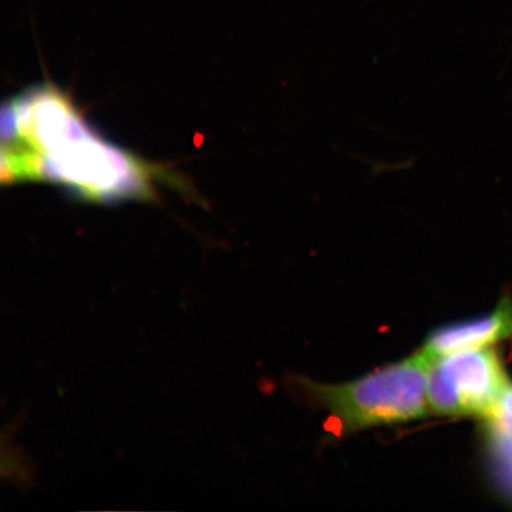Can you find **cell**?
I'll use <instances>...</instances> for the list:
<instances>
[{
  "instance_id": "cell-1",
  "label": "cell",
  "mask_w": 512,
  "mask_h": 512,
  "mask_svg": "<svg viewBox=\"0 0 512 512\" xmlns=\"http://www.w3.org/2000/svg\"><path fill=\"white\" fill-rule=\"evenodd\" d=\"M160 166L101 139L66 94L40 85L2 111V182H51L93 202L151 200Z\"/></svg>"
},
{
  "instance_id": "cell-2",
  "label": "cell",
  "mask_w": 512,
  "mask_h": 512,
  "mask_svg": "<svg viewBox=\"0 0 512 512\" xmlns=\"http://www.w3.org/2000/svg\"><path fill=\"white\" fill-rule=\"evenodd\" d=\"M434 360L424 350L355 381L305 382V389L345 432L424 418L428 375Z\"/></svg>"
},
{
  "instance_id": "cell-3",
  "label": "cell",
  "mask_w": 512,
  "mask_h": 512,
  "mask_svg": "<svg viewBox=\"0 0 512 512\" xmlns=\"http://www.w3.org/2000/svg\"><path fill=\"white\" fill-rule=\"evenodd\" d=\"M511 384L501 357L492 347L451 352L432 363L428 408L440 416L486 420L498 411Z\"/></svg>"
},
{
  "instance_id": "cell-4",
  "label": "cell",
  "mask_w": 512,
  "mask_h": 512,
  "mask_svg": "<svg viewBox=\"0 0 512 512\" xmlns=\"http://www.w3.org/2000/svg\"><path fill=\"white\" fill-rule=\"evenodd\" d=\"M511 337L512 300L504 297L489 315L434 330L422 350L435 360L451 352L492 347Z\"/></svg>"
},
{
  "instance_id": "cell-5",
  "label": "cell",
  "mask_w": 512,
  "mask_h": 512,
  "mask_svg": "<svg viewBox=\"0 0 512 512\" xmlns=\"http://www.w3.org/2000/svg\"><path fill=\"white\" fill-rule=\"evenodd\" d=\"M502 480L512 488V427L496 435L489 444Z\"/></svg>"
},
{
  "instance_id": "cell-6",
  "label": "cell",
  "mask_w": 512,
  "mask_h": 512,
  "mask_svg": "<svg viewBox=\"0 0 512 512\" xmlns=\"http://www.w3.org/2000/svg\"><path fill=\"white\" fill-rule=\"evenodd\" d=\"M495 414H501L512 419V384L508 394L505 395L502 405L499 406L498 411Z\"/></svg>"
}]
</instances>
